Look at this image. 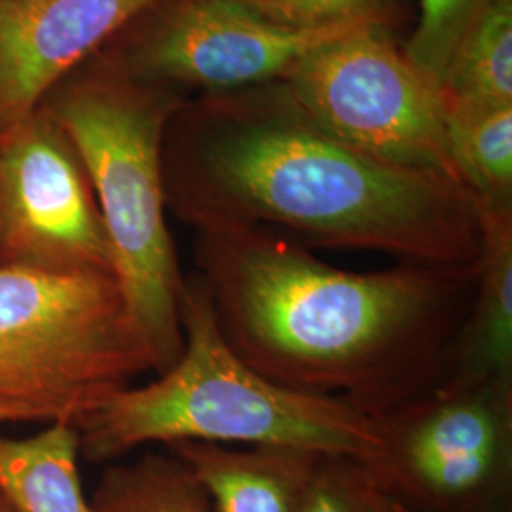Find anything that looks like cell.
Wrapping results in <instances>:
<instances>
[{
    "instance_id": "obj_1",
    "label": "cell",
    "mask_w": 512,
    "mask_h": 512,
    "mask_svg": "<svg viewBox=\"0 0 512 512\" xmlns=\"http://www.w3.org/2000/svg\"><path fill=\"white\" fill-rule=\"evenodd\" d=\"M165 205L190 228L256 226L308 249L476 272L482 213L458 181L368 156L281 82L184 101L165 128Z\"/></svg>"
},
{
    "instance_id": "obj_2",
    "label": "cell",
    "mask_w": 512,
    "mask_h": 512,
    "mask_svg": "<svg viewBox=\"0 0 512 512\" xmlns=\"http://www.w3.org/2000/svg\"><path fill=\"white\" fill-rule=\"evenodd\" d=\"M194 264L247 365L376 420L437 382L475 296L476 272L406 262L349 272L256 226L196 230Z\"/></svg>"
},
{
    "instance_id": "obj_3",
    "label": "cell",
    "mask_w": 512,
    "mask_h": 512,
    "mask_svg": "<svg viewBox=\"0 0 512 512\" xmlns=\"http://www.w3.org/2000/svg\"><path fill=\"white\" fill-rule=\"evenodd\" d=\"M183 353L147 385H128L76 421L80 458L107 463L177 442L291 446L372 467L384 454L382 423L334 399L275 384L220 334L202 277L184 275Z\"/></svg>"
},
{
    "instance_id": "obj_4",
    "label": "cell",
    "mask_w": 512,
    "mask_h": 512,
    "mask_svg": "<svg viewBox=\"0 0 512 512\" xmlns=\"http://www.w3.org/2000/svg\"><path fill=\"white\" fill-rule=\"evenodd\" d=\"M183 95L139 82L93 55L40 107L78 150L107 230L114 277L162 374L183 353L184 275L167 226L162 145Z\"/></svg>"
},
{
    "instance_id": "obj_5",
    "label": "cell",
    "mask_w": 512,
    "mask_h": 512,
    "mask_svg": "<svg viewBox=\"0 0 512 512\" xmlns=\"http://www.w3.org/2000/svg\"><path fill=\"white\" fill-rule=\"evenodd\" d=\"M150 370L114 275L0 266V399L76 425Z\"/></svg>"
},
{
    "instance_id": "obj_6",
    "label": "cell",
    "mask_w": 512,
    "mask_h": 512,
    "mask_svg": "<svg viewBox=\"0 0 512 512\" xmlns=\"http://www.w3.org/2000/svg\"><path fill=\"white\" fill-rule=\"evenodd\" d=\"M391 31L368 25L332 38L304 55L281 84L321 128L349 147L458 181L440 86Z\"/></svg>"
},
{
    "instance_id": "obj_7",
    "label": "cell",
    "mask_w": 512,
    "mask_h": 512,
    "mask_svg": "<svg viewBox=\"0 0 512 512\" xmlns=\"http://www.w3.org/2000/svg\"><path fill=\"white\" fill-rule=\"evenodd\" d=\"M384 454L365 467L414 512H511L512 385L435 382L378 418Z\"/></svg>"
},
{
    "instance_id": "obj_8",
    "label": "cell",
    "mask_w": 512,
    "mask_h": 512,
    "mask_svg": "<svg viewBox=\"0 0 512 512\" xmlns=\"http://www.w3.org/2000/svg\"><path fill=\"white\" fill-rule=\"evenodd\" d=\"M368 25L289 29L238 0H156L99 52L184 99L281 82L317 46Z\"/></svg>"
},
{
    "instance_id": "obj_9",
    "label": "cell",
    "mask_w": 512,
    "mask_h": 512,
    "mask_svg": "<svg viewBox=\"0 0 512 512\" xmlns=\"http://www.w3.org/2000/svg\"><path fill=\"white\" fill-rule=\"evenodd\" d=\"M0 266L114 275L88 171L44 107L0 131Z\"/></svg>"
},
{
    "instance_id": "obj_10",
    "label": "cell",
    "mask_w": 512,
    "mask_h": 512,
    "mask_svg": "<svg viewBox=\"0 0 512 512\" xmlns=\"http://www.w3.org/2000/svg\"><path fill=\"white\" fill-rule=\"evenodd\" d=\"M156 0H0V131Z\"/></svg>"
},
{
    "instance_id": "obj_11",
    "label": "cell",
    "mask_w": 512,
    "mask_h": 512,
    "mask_svg": "<svg viewBox=\"0 0 512 512\" xmlns=\"http://www.w3.org/2000/svg\"><path fill=\"white\" fill-rule=\"evenodd\" d=\"M437 382L512 385V211L482 213L475 296Z\"/></svg>"
},
{
    "instance_id": "obj_12",
    "label": "cell",
    "mask_w": 512,
    "mask_h": 512,
    "mask_svg": "<svg viewBox=\"0 0 512 512\" xmlns=\"http://www.w3.org/2000/svg\"><path fill=\"white\" fill-rule=\"evenodd\" d=\"M183 459L217 512H300L321 454L291 446L238 450L215 442L165 446Z\"/></svg>"
},
{
    "instance_id": "obj_13",
    "label": "cell",
    "mask_w": 512,
    "mask_h": 512,
    "mask_svg": "<svg viewBox=\"0 0 512 512\" xmlns=\"http://www.w3.org/2000/svg\"><path fill=\"white\" fill-rule=\"evenodd\" d=\"M78 461L74 423H46L25 439L0 437V492L16 512H92Z\"/></svg>"
},
{
    "instance_id": "obj_14",
    "label": "cell",
    "mask_w": 512,
    "mask_h": 512,
    "mask_svg": "<svg viewBox=\"0 0 512 512\" xmlns=\"http://www.w3.org/2000/svg\"><path fill=\"white\" fill-rule=\"evenodd\" d=\"M450 162L480 213L512 211V105L444 103Z\"/></svg>"
},
{
    "instance_id": "obj_15",
    "label": "cell",
    "mask_w": 512,
    "mask_h": 512,
    "mask_svg": "<svg viewBox=\"0 0 512 512\" xmlns=\"http://www.w3.org/2000/svg\"><path fill=\"white\" fill-rule=\"evenodd\" d=\"M461 107L512 105V0H495L467 29L440 80Z\"/></svg>"
},
{
    "instance_id": "obj_16",
    "label": "cell",
    "mask_w": 512,
    "mask_h": 512,
    "mask_svg": "<svg viewBox=\"0 0 512 512\" xmlns=\"http://www.w3.org/2000/svg\"><path fill=\"white\" fill-rule=\"evenodd\" d=\"M92 512H217L200 480L171 450L114 461L90 497Z\"/></svg>"
},
{
    "instance_id": "obj_17",
    "label": "cell",
    "mask_w": 512,
    "mask_h": 512,
    "mask_svg": "<svg viewBox=\"0 0 512 512\" xmlns=\"http://www.w3.org/2000/svg\"><path fill=\"white\" fill-rule=\"evenodd\" d=\"M492 2L495 0H421L420 21L404 44V52L440 86L459 40Z\"/></svg>"
},
{
    "instance_id": "obj_18",
    "label": "cell",
    "mask_w": 512,
    "mask_h": 512,
    "mask_svg": "<svg viewBox=\"0 0 512 512\" xmlns=\"http://www.w3.org/2000/svg\"><path fill=\"white\" fill-rule=\"evenodd\" d=\"M255 14L289 29L378 25L393 29L397 0H238Z\"/></svg>"
},
{
    "instance_id": "obj_19",
    "label": "cell",
    "mask_w": 512,
    "mask_h": 512,
    "mask_svg": "<svg viewBox=\"0 0 512 512\" xmlns=\"http://www.w3.org/2000/svg\"><path fill=\"white\" fill-rule=\"evenodd\" d=\"M300 512H382L380 492L363 463L323 456Z\"/></svg>"
},
{
    "instance_id": "obj_20",
    "label": "cell",
    "mask_w": 512,
    "mask_h": 512,
    "mask_svg": "<svg viewBox=\"0 0 512 512\" xmlns=\"http://www.w3.org/2000/svg\"><path fill=\"white\" fill-rule=\"evenodd\" d=\"M12 421H40V423H48L46 418L42 416V412L37 410L35 406L29 404L18 403V401H10V399H0V423H12Z\"/></svg>"
},
{
    "instance_id": "obj_21",
    "label": "cell",
    "mask_w": 512,
    "mask_h": 512,
    "mask_svg": "<svg viewBox=\"0 0 512 512\" xmlns=\"http://www.w3.org/2000/svg\"><path fill=\"white\" fill-rule=\"evenodd\" d=\"M378 488V486H376ZM380 492V511L382 512H414L410 511L408 507H404L403 503H399L397 499H393V497H389V495H385L382 490H378Z\"/></svg>"
},
{
    "instance_id": "obj_22",
    "label": "cell",
    "mask_w": 512,
    "mask_h": 512,
    "mask_svg": "<svg viewBox=\"0 0 512 512\" xmlns=\"http://www.w3.org/2000/svg\"><path fill=\"white\" fill-rule=\"evenodd\" d=\"M0 512H16V509L10 505V501L0 492Z\"/></svg>"
}]
</instances>
